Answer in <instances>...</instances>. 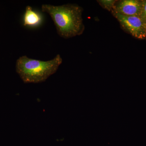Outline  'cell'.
I'll return each instance as SVG.
<instances>
[{
  "label": "cell",
  "mask_w": 146,
  "mask_h": 146,
  "mask_svg": "<svg viewBox=\"0 0 146 146\" xmlns=\"http://www.w3.org/2000/svg\"><path fill=\"white\" fill-rule=\"evenodd\" d=\"M141 18L145 23L146 22V1H143Z\"/></svg>",
  "instance_id": "obj_7"
},
{
  "label": "cell",
  "mask_w": 146,
  "mask_h": 146,
  "mask_svg": "<svg viewBox=\"0 0 146 146\" xmlns=\"http://www.w3.org/2000/svg\"><path fill=\"white\" fill-rule=\"evenodd\" d=\"M111 12L124 30L138 39L146 38L145 25L140 16H125Z\"/></svg>",
  "instance_id": "obj_3"
},
{
  "label": "cell",
  "mask_w": 146,
  "mask_h": 146,
  "mask_svg": "<svg viewBox=\"0 0 146 146\" xmlns=\"http://www.w3.org/2000/svg\"><path fill=\"white\" fill-rule=\"evenodd\" d=\"M145 25L146 31V22L145 23Z\"/></svg>",
  "instance_id": "obj_8"
},
{
  "label": "cell",
  "mask_w": 146,
  "mask_h": 146,
  "mask_svg": "<svg viewBox=\"0 0 146 146\" xmlns=\"http://www.w3.org/2000/svg\"><path fill=\"white\" fill-rule=\"evenodd\" d=\"M42 11L50 15L56 27L58 34L65 39L80 35L84 26L82 17V9L77 5L55 6L43 4Z\"/></svg>",
  "instance_id": "obj_1"
},
{
  "label": "cell",
  "mask_w": 146,
  "mask_h": 146,
  "mask_svg": "<svg viewBox=\"0 0 146 146\" xmlns=\"http://www.w3.org/2000/svg\"><path fill=\"white\" fill-rule=\"evenodd\" d=\"M143 1L122 0L116 2L111 11L125 16H139L141 15Z\"/></svg>",
  "instance_id": "obj_4"
},
{
  "label": "cell",
  "mask_w": 146,
  "mask_h": 146,
  "mask_svg": "<svg viewBox=\"0 0 146 146\" xmlns=\"http://www.w3.org/2000/svg\"><path fill=\"white\" fill-rule=\"evenodd\" d=\"M43 19L41 13L34 10L31 7L27 6L23 16V25L24 26L37 27L42 24Z\"/></svg>",
  "instance_id": "obj_5"
},
{
  "label": "cell",
  "mask_w": 146,
  "mask_h": 146,
  "mask_svg": "<svg viewBox=\"0 0 146 146\" xmlns=\"http://www.w3.org/2000/svg\"><path fill=\"white\" fill-rule=\"evenodd\" d=\"M62 62L63 59L59 54L48 61L33 59L27 56H23L16 60V72L25 83H39L46 81L56 72Z\"/></svg>",
  "instance_id": "obj_2"
},
{
  "label": "cell",
  "mask_w": 146,
  "mask_h": 146,
  "mask_svg": "<svg viewBox=\"0 0 146 146\" xmlns=\"http://www.w3.org/2000/svg\"><path fill=\"white\" fill-rule=\"evenodd\" d=\"M100 5L105 9L111 11L113 9L117 1L115 0H100L98 1Z\"/></svg>",
  "instance_id": "obj_6"
}]
</instances>
